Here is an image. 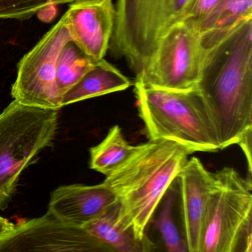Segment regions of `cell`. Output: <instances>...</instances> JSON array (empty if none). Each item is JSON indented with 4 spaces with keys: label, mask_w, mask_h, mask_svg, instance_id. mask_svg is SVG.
Wrapping results in <instances>:
<instances>
[{
    "label": "cell",
    "mask_w": 252,
    "mask_h": 252,
    "mask_svg": "<svg viewBox=\"0 0 252 252\" xmlns=\"http://www.w3.org/2000/svg\"><path fill=\"white\" fill-rule=\"evenodd\" d=\"M204 51L196 89L224 150L252 131V17Z\"/></svg>",
    "instance_id": "cell-1"
},
{
    "label": "cell",
    "mask_w": 252,
    "mask_h": 252,
    "mask_svg": "<svg viewBox=\"0 0 252 252\" xmlns=\"http://www.w3.org/2000/svg\"><path fill=\"white\" fill-rule=\"evenodd\" d=\"M191 153L169 140L149 141L106 175L102 183L119 204L118 222L138 238L147 229L160 202Z\"/></svg>",
    "instance_id": "cell-2"
},
{
    "label": "cell",
    "mask_w": 252,
    "mask_h": 252,
    "mask_svg": "<svg viewBox=\"0 0 252 252\" xmlns=\"http://www.w3.org/2000/svg\"><path fill=\"white\" fill-rule=\"evenodd\" d=\"M138 114L149 141L169 140L195 152L220 150L218 135L197 90L153 88L135 79Z\"/></svg>",
    "instance_id": "cell-3"
},
{
    "label": "cell",
    "mask_w": 252,
    "mask_h": 252,
    "mask_svg": "<svg viewBox=\"0 0 252 252\" xmlns=\"http://www.w3.org/2000/svg\"><path fill=\"white\" fill-rule=\"evenodd\" d=\"M193 0H118L109 49L141 74L160 39L181 23Z\"/></svg>",
    "instance_id": "cell-4"
},
{
    "label": "cell",
    "mask_w": 252,
    "mask_h": 252,
    "mask_svg": "<svg viewBox=\"0 0 252 252\" xmlns=\"http://www.w3.org/2000/svg\"><path fill=\"white\" fill-rule=\"evenodd\" d=\"M59 116V110L30 107L15 100L0 113V209L8 207L22 172L53 144Z\"/></svg>",
    "instance_id": "cell-5"
},
{
    "label": "cell",
    "mask_w": 252,
    "mask_h": 252,
    "mask_svg": "<svg viewBox=\"0 0 252 252\" xmlns=\"http://www.w3.org/2000/svg\"><path fill=\"white\" fill-rule=\"evenodd\" d=\"M213 175L199 252H252V178L231 167Z\"/></svg>",
    "instance_id": "cell-6"
},
{
    "label": "cell",
    "mask_w": 252,
    "mask_h": 252,
    "mask_svg": "<svg viewBox=\"0 0 252 252\" xmlns=\"http://www.w3.org/2000/svg\"><path fill=\"white\" fill-rule=\"evenodd\" d=\"M72 39L64 15L20 60L11 95L30 107L59 110L62 95L56 82L57 59L63 47Z\"/></svg>",
    "instance_id": "cell-7"
},
{
    "label": "cell",
    "mask_w": 252,
    "mask_h": 252,
    "mask_svg": "<svg viewBox=\"0 0 252 252\" xmlns=\"http://www.w3.org/2000/svg\"><path fill=\"white\" fill-rule=\"evenodd\" d=\"M204 53L200 35L179 23L160 39L148 65L136 79L153 88L179 91L195 89Z\"/></svg>",
    "instance_id": "cell-8"
},
{
    "label": "cell",
    "mask_w": 252,
    "mask_h": 252,
    "mask_svg": "<svg viewBox=\"0 0 252 252\" xmlns=\"http://www.w3.org/2000/svg\"><path fill=\"white\" fill-rule=\"evenodd\" d=\"M113 252L83 227L63 222L47 212L16 225L0 242V252Z\"/></svg>",
    "instance_id": "cell-9"
},
{
    "label": "cell",
    "mask_w": 252,
    "mask_h": 252,
    "mask_svg": "<svg viewBox=\"0 0 252 252\" xmlns=\"http://www.w3.org/2000/svg\"><path fill=\"white\" fill-rule=\"evenodd\" d=\"M64 17L72 39L79 48L95 62L103 60L114 29L113 0H76Z\"/></svg>",
    "instance_id": "cell-10"
},
{
    "label": "cell",
    "mask_w": 252,
    "mask_h": 252,
    "mask_svg": "<svg viewBox=\"0 0 252 252\" xmlns=\"http://www.w3.org/2000/svg\"><path fill=\"white\" fill-rule=\"evenodd\" d=\"M182 202L185 242L189 252H199L202 227L209 194L213 184V172L200 160L188 159L176 178Z\"/></svg>",
    "instance_id": "cell-11"
},
{
    "label": "cell",
    "mask_w": 252,
    "mask_h": 252,
    "mask_svg": "<svg viewBox=\"0 0 252 252\" xmlns=\"http://www.w3.org/2000/svg\"><path fill=\"white\" fill-rule=\"evenodd\" d=\"M116 202L113 192L102 184L62 186L51 193L48 212L63 222L84 227Z\"/></svg>",
    "instance_id": "cell-12"
},
{
    "label": "cell",
    "mask_w": 252,
    "mask_h": 252,
    "mask_svg": "<svg viewBox=\"0 0 252 252\" xmlns=\"http://www.w3.org/2000/svg\"><path fill=\"white\" fill-rule=\"evenodd\" d=\"M132 85L129 78L104 59L97 62L82 79L62 97L61 106L125 91Z\"/></svg>",
    "instance_id": "cell-13"
},
{
    "label": "cell",
    "mask_w": 252,
    "mask_h": 252,
    "mask_svg": "<svg viewBox=\"0 0 252 252\" xmlns=\"http://www.w3.org/2000/svg\"><path fill=\"white\" fill-rule=\"evenodd\" d=\"M119 204L118 201L104 213L86 224L84 228L110 248L112 252H151L156 246L148 236L139 239L133 231L122 228L118 222Z\"/></svg>",
    "instance_id": "cell-14"
},
{
    "label": "cell",
    "mask_w": 252,
    "mask_h": 252,
    "mask_svg": "<svg viewBox=\"0 0 252 252\" xmlns=\"http://www.w3.org/2000/svg\"><path fill=\"white\" fill-rule=\"evenodd\" d=\"M252 17V0H222L197 32L203 49L213 46Z\"/></svg>",
    "instance_id": "cell-15"
},
{
    "label": "cell",
    "mask_w": 252,
    "mask_h": 252,
    "mask_svg": "<svg viewBox=\"0 0 252 252\" xmlns=\"http://www.w3.org/2000/svg\"><path fill=\"white\" fill-rule=\"evenodd\" d=\"M125 139L119 125L110 128L107 136L90 150V168L107 175L122 163L135 150Z\"/></svg>",
    "instance_id": "cell-16"
},
{
    "label": "cell",
    "mask_w": 252,
    "mask_h": 252,
    "mask_svg": "<svg viewBox=\"0 0 252 252\" xmlns=\"http://www.w3.org/2000/svg\"><path fill=\"white\" fill-rule=\"evenodd\" d=\"M96 63L73 39L66 42L59 54L56 68V82L62 97Z\"/></svg>",
    "instance_id": "cell-17"
},
{
    "label": "cell",
    "mask_w": 252,
    "mask_h": 252,
    "mask_svg": "<svg viewBox=\"0 0 252 252\" xmlns=\"http://www.w3.org/2000/svg\"><path fill=\"white\" fill-rule=\"evenodd\" d=\"M174 197L172 195L167 197L162 208L158 219L156 221L158 229L161 234L166 250L169 252H186L187 243L182 240L179 231L174 221L172 209Z\"/></svg>",
    "instance_id": "cell-18"
},
{
    "label": "cell",
    "mask_w": 252,
    "mask_h": 252,
    "mask_svg": "<svg viewBox=\"0 0 252 252\" xmlns=\"http://www.w3.org/2000/svg\"><path fill=\"white\" fill-rule=\"evenodd\" d=\"M76 0H0V19L24 20L51 5L73 2Z\"/></svg>",
    "instance_id": "cell-19"
},
{
    "label": "cell",
    "mask_w": 252,
    "mask_h": 252,
    "mask_svg": "<svg viewBox=\"0 0 252 252\" xmlns=\"http://www.w3.org/2000/svg\"><path fill=\"white\" fill-rule=\"evenodd\" d=\"M222 0H193L182 23L194 32H198L200 26L218 8Z\"/></svg>",
    "instance_id": "cell-20"
},
{
    "label": "cell",
    "mask_w": 252,
    "mask_h": 252,
    "mask_svg": "<svg viewBox=\"0 0 252 252\" xmlns=\"http://www.w3.org/2000/svg\"><path fill=\"white\" fill-rule=\"evenodd\" d=\"M252 131L246 134L237 144L241 147L242 150H243L246 158H247L248 166H249V171L250 175L252 174Z\"/></svg>",
    "instance_id": "cell-21"
},
{
    "label": "cell",
    "mask_w": 252,
    "mask_h": 252,
    "mask_svg": "<svg viewBox=\"0 0 252 252\" xmlns=\"http://www.w3.org/2000/svg\"><path fill=\"white\" fill-rule=\"evenodd\" d=\"M15 225V224L10 222L6 218L0 216V242L11 234Z\"/></svg>",
    "instance_id": "cell-22"
}]
</instances>
